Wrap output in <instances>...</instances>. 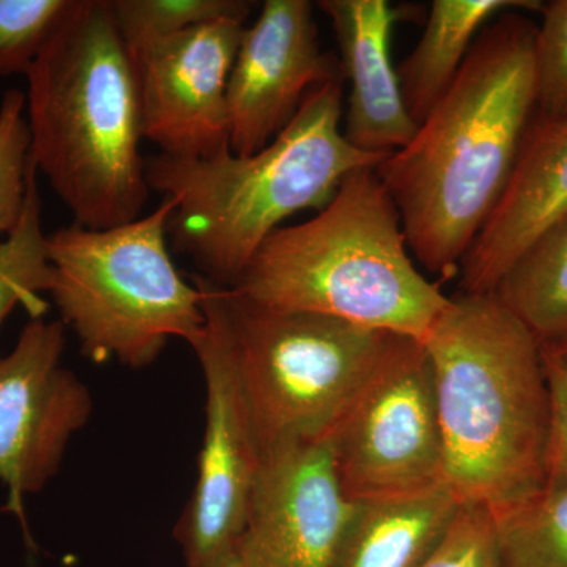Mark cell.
<instances>
[{"instance_id": "26", "label": "cell", "mask_w": 567, "mask_h": 567, "mask_svg": "<svg viewBox=\"0 0 567 567\" xmlns=\"http://www.w3.org/2000/svg\"><path fill=\"white\" fill-rule=\"evenodd\" d=\"M544 368L550 406L547 487L567 486V361L544 347Z\"/></svg>"}, {"instance_id": "22", "label": "cell", "mask_w": 567, "mask_h": 567, "mask_svg": "<svg viewBox=\"0 0 567 567\" xmlns=\"http://www.w3.org/2000/svg\"><path fill=\"white\" fill-rule=\"evenodd\" d=\"M81 0H0V78L28 74Z\"/></svg>"}, {"instance_id": "1", "label": "cell", "mask_w": 567, "mask_h": 567, "mask_svg": "<svg viewBox=\"0 0 567 567\" xmlns=\"http://www.w3.org/2000/svg\"><path fill=\"white\" fill-rule=\"evenodd\" d=\"M536 22L496 17L413 140L375 167L427 274L458 276L505 193L536 112Z\"/></svg>"}, {"instance_id": "8", "label": "cell", "mask_w": 567, "mask_h": 567, "mask_svg": "<svg viewBox=\"0 0 567 567\" xmlns=\"http://www.w3.org/2000/svg\"><path fill=\"white\" fill-rule=\"evenodd\" d=\"M327 440L349 502L446 486L434 372L423 342L391 336L374 372Z\"/></svg>"}, {"instance_id": "23", "label": "cell", "mask_w": 567, "mask_h": 567, "mask_svg": "<svg viewBox=\"0 0 567 567\" xmlns=\"http://www.w3.org/2000/svg\"><path fill=\"white\" fill-rule=\"evenodd\" d=\"M25 93L11 89L0 102V234H9L24 207L31 171V130Z\"/></svg>"}, {"instance_id": "18", "label": "cell", "mask_w": 567, "mask_h": 567, "mask_svg": "<svg viewBox=\"0 0 567 567\" xmlns=\"http://www.w3.org/2000/svg\"><path fill=\"white\" fill-rule=\"evenodd\" d=\"M494 293L543 346L567 344V215L527 246Z\"/></svg>"}, {"instance_id": "10", "label": "cell", "mask_w": 567, "mask_h": 567, "mask_svg": "<svg viewBox=\"0 0 567 567\" xmlns=\"http://www.w3.org/2000/svg\"><path fill=\"white\" fill-rule=\"evenodd\" d=\"M65 324L32 319L17 346L0 354V481L9 509L58 475L66 446L92 416L87 385L63 368Z\"/></svg>"}, {"instance_id": "20", "label": "cell", "mask_w": 567, "mask_h": 567, "mask_svg": "<svg viewBox=\"0 0 567 567\" xmlns=\"http://www.w3.org/2000/svg\"><path fill=\"white\" fill-rule=\"evenodd\" d=\"M495 520L506 567H567V486L546 488Z\"/></svg>"}, {"instance_id": "11", "label": "cell", "mask_w": 567, "mask_h": 567, "mask_svg": "<svg viewBox=\"0 0 567 567\" xmlns=\"http://www.w3.org/2000/svg\"><path fill=\"white\" fill-rule=\"evenodd\" d=\"M245 22L216 21L132 54L144 140L175 159L230 151L227 84Z\"/></svg>"}, {"instance_id": "9", "label": "cell", "mask_w": 567, "mask_h": 567, "mask_svg": "<svg viewBox=\"0 0 567 567\" xmlns=\"http://www.w3.org/2000/svg\"><path fill=\"white\" fill-rule=\"evenodd\" d=\"M193 282L207 319L192 344L205 380V432L196 484L174 536L185 567H207L238 546L262 447L235 360L223 287L199 275Z\"/></svg>"}, {"instance_id": "21", "label": "cell", "mask_w": 567, "mask_h": 567, "mask_svg": "<svg viewBox=\"0 0 567 567\" xmlns=\"http://www.w3.org/2000/svg\"><path fill=\"white\" fill-rule=\"evenodd\" d=\"M249 0H110L112 17L130 54L197 25L248 20Z\"/></svg>"}, {"instance_id": "2", "label": "cell", "mask_w": 567, "mask_h": 567, "mask_svg": "<svg viewBox=\"0 0 567 567\" xmlns=\"http://www.w3.org/2000/svg\"><path fill=\"white\" fill-rule=\"evenodd\" d=\"M445 483L502 516L547 487L544 346L495 293H457L424 339Z\"/></svg>"}, {"instance_id": "16", "label": "cell", "mask_w": 567, "mask_h": 567, "mask_svg": "<svg viewBox=\"0 0 567 567\" xmlns=\"http://www.w3.org/2000/svg\"><path fill=\"white\" fill-rule=\"evenodd\" d=\"M461 506L447 486L353 503L334 567H421Z\"/></svg>"}, {"instance_id": "15", "label": "cell", "mask_w": 567, "mask_h": 567, "mask_svg": "<svg viewBox=\"0 0 567 567\" xmlns=\"http://www.w3.org/2000/svg\"><path fill=\"white\" fill-rule=\"evenodd\" d=\"M316 6L333 24L341 73L352 87L346 140L358 151L388 158L409 145L417 130L391 62V35L402 10L388 0H320Z\"/></svg>"}, {"instance_id": "12", "label": "cell", "mask_w": 567, "mask_h": 567, "mask_svg": "<svg viewBox=\"0 0 567 567\" xmlns=\"http://www.w3.org/2000/svg\"><path fill=\"white\" fill-rule=\"evenodd\" d=\"M352 513L328 440L271 447L237 548L248 567H334Z\"/></svg>"}, {"instance_id": "19", "label": "cell", "mask_w": 567, "mask_h": 567, "mask_svg": "<svg viewBox=\"0 0 567 567\" xmlns=\"http://www.w3.org/2000/svg\"><path fill=\"white\" fill-rule=\"evenodd\" d=\"M37 174L32 162L20 219L0 241V327L17 306H24L32 319L43 317L48 309L40 295L51 292L52 267L48 235L41 227Z\"/></svg>"}, {"instance_id": "28", "label": "cell", "mask_w": 567, "mask_h": 567, "mask_svg": "<svg viewBox=\"0 0 567 567\" xmlns=\"http://www.w3.org/2000/svg\"><path fill=\"white\" fill-rule=\"evenodd\" d=\"M544 347H547V349L550 350V352H554L555 354H557V357L561 358V360L567 361V344L554 346V347L544 346Z\"/></svg>"}, {"instance_id": "7", "label": "cell", "mask_w": 567, "mask_h": 567, "mask_svg": "<svg viewBox=\"0 0 567 567\" xmlns=\"http://www.w3.org/2000/svg\"><path fill=\"white\" fill-rule=\"evenodd\" d=\"M223 300L262 453L327 440L393 336L334 317L260 308L227 287Z\"/></svg>"}, {"instance_id": "13", "label": "cell", "mask_w": 567, "mask_h": 567, "mask_svg": "<svg viewBox=\"0 0 567 567\" xmlns=\"http://www.w3.org/2000/svg\"><path fill=\"white\" fill-rule=\"evenodd\" d=\"M334 80H342L341 66L322 50L312 2L267 0L245 29L227 84L230 152L262 151L312 89Z\"/></svg>"}, {"instance_id": "3", "label": "cell", "mask_w": 567, "mask_h": 567, "mask_svg": "<svg viewBox=\"0 0 567 567\" xmlns=\"http://www.w3.org/2000/svg\"><path fill=\"white\" fill-rule=\"evenodd\" d=\"M25 76L31 158L74 223L140 219L151 193L140 85L110 0H81Z\"/></svg>"}, {"instance_id": "24", "label": "cell", "mask_w": 567, "mask_h": 567, "mask_svg": "<svg viewBox=\"0 0 567 567\" xmlns=\"http://www.w3.org/2000/svg\"><path fill=\"white\" fill-rule=\"evenodd\" d=\"M535 39L537 117H567V0L540 7Z\"/></svg>"}, {"instance_id": "6", "label": "cell", "mask_w": 567, "mask_h": 567, "mask_svg": "<svg viewBox=\"0 0 567 567\" xmlns=\"http://www.w3.org/2000/svg\"><path fill=\"white\" fill-rule=\"evenodd\" d=\"M174 210L163 199L133 223L111 229L73 223L48 235L52 300L93 363L148 368L171 339L192 346L203 333V297L167 249Z\"/></svg>"}, {"instance_id": "5", "label": "cell", "mask_w": 567, "mask_h": 567, "mask_svg": "<svg viewBox=\"0 0 567 567\" xmlns=\"http://www.w3.org/2000/svg\"><path fill=\"white\" fill-rule=\"evenodd\" d=\"M227 289L260 308L334 317L421 342L450 305L413 262L375 167L347 175L315 218L275 230Z\"/></svg>"}, {"instance_id": "17", "label": "cell", "mask_w": 567, "mask_h": 567, "mask_svg": "<svg viewBox=\"0 0 567 567\" xmlns=\"http://www.w3.org/2000/svg\"><path fill=\"white\" fill-rule=\"evenodd\" d=\"M540 7L528 0H434L423 35L395 69L413 122L423 123L450 91L487 21L506 11Z\"/></svg>"}, {"instance_id": "14", "label": "cell", "mask_w": 567, "mask_h": 567, "mask_svg": "<svg viewBox=\"0 0 567 567\" xmlns=\"http://www.w3.org/2000/svg\"><path fill=\"white\" fill-rule=\"evenodd\" d=\"M567 215V117H533L502 199L458 271L464 293H494L507 268Z\"/></svg>"}, {"instance_id": "27", "label": "cell", "mask_w": 567, "mask_h": 567, "mask_svg": "<svg viewBox=\"0 0 567 567\" xmlns=\"http://www.w3.org/2000/svg\"><path fill=\"white\" fill-rule=\"evenodd\" d=\"M207 567H248L245 565L244 558H241L240 551L235 547L233 551L224 555V557L216 559L215 563H212L210 566Z\"/></svg>"}, {"instance_id": "4", "label": "cell", "mask_w": 567, "mask_h": 567, "mask_svg": "<svg viewBox=\"0 0 567 567\" xmlns=\"http://www.w3.org/2000/svg\"><path fill=\"white\" fill-rule=\"evenodd\" d=\"M342 80L317 85L293 121L262 151L207 159H145L153 192L173 200L174 248L197 275L233 287L264 241L290 216L322 210L347 175L385 156L350 145L341 130Z\"/></svg>"}, {"instance_id": "25", "label": "cell", "mask_w": 567, "mask_h": 567, "mask_svg": "<svg viewBox=\"0 0 567 567\" xmlns=\"http://www.w3.org/2000/svg\"><path fill=\"white\" fill-rule=\"evenodd\" d=\"M421 567H506L494 513L462 505L442 543Z\"/></svg>"}]
</instances>
